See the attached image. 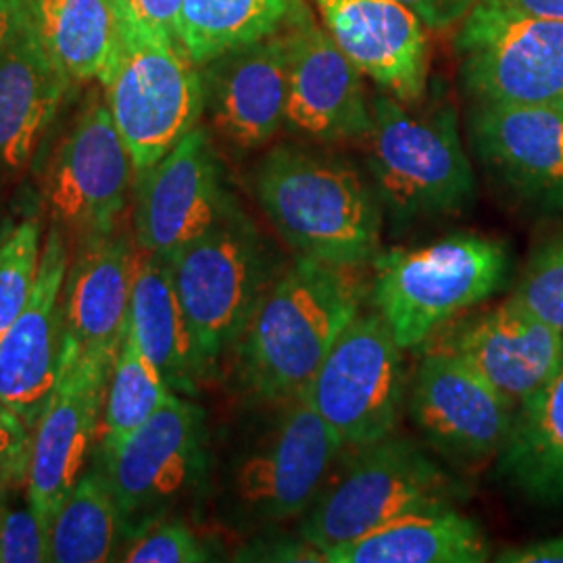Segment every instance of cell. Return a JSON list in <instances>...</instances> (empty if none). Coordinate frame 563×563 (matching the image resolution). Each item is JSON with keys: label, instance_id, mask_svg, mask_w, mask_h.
I'll list each match as a JSON object with an SVG mask.
<instances>
[{"label": "cell", "instance_id": "obj_40", "mask_svg": "<svg viewBox=\"0 0 563 563\" xmlns=\"http://www.w3.org/2000/svg\"><path fill=\"white\" fill-rule=\"evenodd\" d=\"M514 2L534 18L563 23V0H514Z\"/></svg>", "mask_w": 563, "mask_h": 563}, {"label": "cell", "instance_id": "obj_28", "mask_svg": "<svg viewBox=\"0 0 563 563\" xmlns=\"http://www.w3.org/2000/svg\"><path fill=\"white\" fill-rule=\"evenodd\" d=\"M121 534L120 505L102 463H92L51 518V562H113Z\"/></svg>", "mask_w": 563, "mask_h": 563}, {"label": "cell", "instance_id": "obj_16", "mask_svg": "<svg viewBox=\"0 0 563 563\" xmlns=\"http://www.w3.org/2000/svg\"><path fill=\"white\" fill-rule=\"evenodd\" d=\"M109 363L99 362L65 336L53 393L32 430L27 504L46 522L78 483L101 434Z\"/></svg>", "mask_w": 563, "mask_h": 563}, {"label": "cell", "instance_id": "obj_38", "mask_svg": "<svg viewBox=\"0 0 563 563\" xmlns=\"http://www.w3.org/2000/svg\"><path fill=\"white\" fill-rule=\"evenodd\" d=\"M495 562L563 563V537L522 544V547H507L504 551H499Z\"/></svg>", "mask_w": 563, "mask_h": 563}, {"label": "cell", "instance_id": "obj_14", "mask_svg": "<svg viewBox=\"0 0 563 563\" xmlns=\"http://www.w3.org/2000/svg\"><path fill=\"white\" fill-rule=\"evenodd\" d=\"M282 27L290 55L284 130L297 141L322 146L363 141L372 101L360 67L342 53L305 0H292Z\"/></svg>", "mask_w": 563, "mask_h": 563}, {"label": "cell", "instance_id": "obj_8", "mask_svg": "<svg viewBox=\"0 0 563 563\" xmlns=\"http://www.w3.org/2000/svg\"><path fill=\"white\" fill-rule=\"evenodd\" d=\"M136 176L163 159L202 120V78L180 41L121 9L118 57L101 84Z\"/></svg>", "mask_w": 563, "mask_h": 563}, {"label": "cell", "instance_id": "obj_6", "mask_svg": "<svg viewBox=\"0 0 563 563\" xmlns=\"http://www.w3.org/2000/svg\"><path fill=\"white\" fill-rule=\"evenodd\" d=\"M284 265L274 242L249 218L241 202L172 260L176 290L205 380L220 372Z\"/></svg>", "mask_w": 563, "mask_h": 563}, {"label": "cell", "instance_id": "obj_30", "mask_svg": "<svg viewBox=\"0 0 563 563\" xmlns=\"http://www.w3.org/2000/svg\"><path fill=\"white\" fill-rule=\"evenodd\" d=\"M174 395L155 363L142 353L141 344L125 322L104 395L99 434L101 451H111L123 443Z\"/></svg>", "mask_w": 563, "mask_h": 563}, {"label": "cell", "instance_id": "obj_33", "mask_svg": "<svg viewBox=\"0 0 563 563\" xmlns=\"http://www.w3.org/2000/svg\"><path fill=\"white\" fill-rule=\"evenodd\" d=\"M118 560L128 563H201L211 558L199 534L188 523L162 518L128 534V547Z\"/></svg>", "mask_w": 563, "mask_h": 563}, {"label": "cell", "instance_id": "obj_5", "mask_svg": "<svg viewBox=\"0 0 563 563\" xmlns=\"http://www.w3.org/2000/svg\"><path fill=\"white\" fill-rule=\"evenodd\" d=\"M372 269L374 309L402 349H416L504 290L511 257L504 242L463 232L413 249L380 251Z\"/></svg>", "mask_w": 563, "mask_h": 563}, {"label": "cell", "instance_id": "obj_29", "mask_svg": "<svg viewBox=\"0 0 563 563\" xmlns=\"http://www.w3.org/2000/svg\"><path fill=\"white\" fill-rule=\"evenodd\" d=\"M292 0H184L180 42L195 65L274 34Z\"/></svg>", "mask_w": 563, "mask_h": 563}, {"label": "cell", "instance_id": "obj_11", "mask_svg": "<svg viewBox=\"0 0 563 563\" xmlns=\"http://www.w3.org/2000/svg\"><path fill=\"white\" fill-rule=\"evenodd\" d=\"M136 167L99 90L55 144L42 178L51 223L74 239L120 228Z\"/></svg>", "mask_w": 563, "mask_h": 563}, {"label": "cell", "instance_id": "obj_32", "mask_svg": "<svg viewBox=\"0 0 563 563\" xmlns=\"http://www.w3.org/2000/svg\"><path fill=\"white\" fill-rule=\"evenodd\" d=\"M509 299L563 332V232L539 244Z\"/></svg>", "mask_w": 563, "mask_h": 563}, {"label": "cell", "instance_id": "obj_17", "mask_svg": "<svg viewBox=\"0 0 563 563\" xmlns=\"http://www.w3.org/2000/svg\"><path fill=\"white\" fill-rule=\"evenodd\" d=\"M202 118L230 148L249 153L274 141L284 128L290 55L284 27L246 42L199 67Z\"/></svg>", "mask_w": 563, "mask_h": 563}, {"label": "cell", "instance_id": "obj_13", "mask_svg": "<svg viewBox=\"0 0 563 563\" xmlns=\"http://www.w3.org/2000/svg\"><path fill=\"white\" fill-rule=\"evenodd\" d=\"M239 205L211 132L199 123L163 159L139 174L136 249L174 260Z\"/></svg>", "mask_w": 563, "mask_h": 563}, {"label": "cell", "instance_id": "obj_18", "mask_svg": "<svg viewBox=\"0 0 563 563\" xmlns=\"http://www.w3.org/2000/svg\"><path fill=\"white\" fill-rule=\"evenodd\" d=\"M69 257L67 234L51 223L32 297L0 339V399L30 430L41 420L59 374L65 344L63 290Z\"/></svg>", "mask_w": 563, "mask_h": 563}, {"label": "cell", "instance_id": "obj_3", "mask_svg": "<svg viewBox=\"0 0 563 563\" xmlns=\"http://www.w3.org/2000/svg\"><path fill=\"white\" fill-rule=\"evenodd\" d=\"M426 99V97H423ZM372 99L363 136L367 176L395 223L460 216L476 199V176L451 102Z\"/></svg>", "mask_w": 563, "mask_h": 563}, {"label": "cell", "instance_id": "obj_22", "mask_svg": "<svg viewBox=\"0 0 563 563\" xmlns=\"http://www.w3.org/2000/svg\"><path fill=\"white\" fill-rule=\"evenodd\" d=\"M136 242L123 230L74 241L69 257L63 318L65 336L81 353L113 365L128 322Z\"/></svg>", "mask_w": 563, "mask_h": 563}, {"label": "cell", "instance_id": "obj_9", "mask_svg": "<svg viewBox=\"0 0 563 563\" xmlns=\"http://www.w3.org/2000/svg\"><path fill=\"white\" fill-rule=\"evenodd\" d=\"M460 78L474 104L563 111V23L514 0H478L455 34Z\"/></svg>", "mask_w": 563, "mask_h": 563}, {"label": "cell", "instance_id": "obj_24", "mask_svg": "<svg viewBox=\"0 0 563 563\" xmlns=\"http://www.w3.org/2000/svg\"><path fill=\"white\" fill-rule=\"evenodd\" d=\"M128 325L174 393L181 397L199 393L205 378L169 260L136 249Z\"/></svg>", "mask_w": 563, "mask_h": 563}, {"label": "cell", "instance_id": "obj_21", "mask_svg": "<svg viewBox=\"0 0 563 563\" xmlns=\"http://www.w3.org/2000/svg\"><path fill=\"white\" fill-rule=\"evenodd\" d=\"M323 27L365 78L402 102L428 92L426 25L399 0H311Z\"/></svg>", "mask_w": 563, "mask_h": 563}, {"label": "cell", "instance_id": "obj_26", "mask_svg": "<svg viewBox=\"0 0 563 563\" xmlns=\"http://www.w3.org/2000/svg\"><path fill=\"white\" fill-rule=\"evenodd\" d=\"M328 563H483L490 543L455 507L416 514L323 551Z\"/></svg>", "mask_w": 563, "mask_h": 563}, {"label": "cell", "instance_id": "obj_31", "mask_svg": "<svg viewBox=\"0 0 563 563\" xmlns=\"http://www.w3.org/2000/svg\"><path fill=\"white\" fill-rule=\"evenodd\" d=\"M41 216L4 223L0 232V339L32 297L42 260Z\"/></svg>", "mask_w": 563, "mask_h": 563}, {"label": "cell", "instance_id": "obj_27", "mask_svg": "<svg viewBox=\"0 0 563 563\" xmlns=\"http://www.w3.org/2000/svg\"><path fill=\"white\" fill-rule=\"evenodd\" d=\"M46 51L71 81L107 80L118 57V0H25Z\"/></svg>", "mask_w": 563, "mask_h": 563}, {"label": "cell", "instance_id": "obj_7", "mask_svg": "<svg viewBox=\"0 0 563 563\" xmlns=\"http://www.w3.org/2000/svg\"><path fill=\"white\" fill-rule=\"evenodd\" d=\"M263 407L265 416L223 478V505L244 528L301 520L344 453L341 439L305 397Z\"/></svg>", "mask_w": 563, "mask_h": 563}, {"label": "cell", "instance_id": "obj_25", "mask_svg": "<svg viewBox=\"0 0 563 563\" xmlns=\"http://www.w3.org/2000/svg\"><path fill=\"white\" fill-rule=\"evenodd\" d=\"M497 472L523 499L563 504V357L547 383L516 409Z\"/></svg>", "mask_w": 563, "mask_h": 563}, {"label": "cell", "instance_id": "obj_15", "mask_svg": "<svg viewBox=\"0 0 563 563\" xmlns=\"http://www.w3.org/2000/svg\"><path fill=\"white\" fill-rule=\"evenodd\" d=\"M407 411L423 443L444 462L465 470L499 457L516 420V407L497 388L441 349L420 363Z\"/></svg>", "mask_w": 563, "mask_h": 563}, {"label": "cell", "instance_id": "obj_19", "mask_svg": "<svg viewBox=\"0 0 563 563\" xmlns=\"http://www.w3.org/2000/svg\"><path fill=\"white\" fill-rule=\"evenodd\" d=\"M467 130L493 180L537 211L563 213V111L474 104Z\"/></svg>", "mask_w": 563, "mask_h": 563}, {"label": "cell", "instance_id": "obj_35", "mask_svg": "<svg viewBox=\"0 0 563 563\" xmlns=\"http://www.w3.org/2000/svg\"><path fill=\"white\" fill-rule=\"evenodd\" d=\"M32 430L0 399V493L27 481Z\"/></svg>", "mask_w": 563, "mask_h": 563}, {"label": "cell", "instance_id": "obj_39", "mask_svg": "<svg viewBox=\"0 0 563 563\" xmlns=\"http://www.w3.org/2000/svg\"><path fill=\"white\" fill-rule=\"evenodd\" d=\"M25 11H27L25 0H0V53L15 34Z\"/></svg>", "mask_w": 563, "mask_h": 563}, {"label": "cell", "instance_id": "obj_41", "mask_svg": "<svg viewBox=\"0 0 563 563\" xmlns=\"http://www.w3.org/2000/svg\"><path fill=\"white\" fill-rule=\"evenodd\" d=\"M4 495H7V493H0V528H2V518H4V511H7V505H4Z\"/></svg>", "mask_w": 563, "mask_h": 563}, {"label": "cell", "instance_id": "obj_1", "mask_svg": "<svg viewBox=\"0 0 563 563\" xmlns=\"http://www.w3.org/2000/svg\"><path fill=\"white\" fill-rule=\"evenodd\" d=\"M367 265L286 263L234 342L228 367L253 405L302 397L332 344L369 301Z\"/></svg>", "mask_w": 563, "mask_h": 563}, {"label": "cell", "instance_id": "obj_4", "mask_svg": "<svg viewBox=\"0 0 563 563\" xmlns=\"http://www.w3.org/2000/svg\"><path fill=\"white\" fill-rule=\"evenodd\" d=\"M344 451L353 457L339 474L332 470L299 523V537L322 551L402 518L453 507L465 490L426 449L395 432Z\"/></svg>", "mask_w": 563, "mask_h": 563}, {"label": "cell", "instance_id": "obj_42", "mask_svg": "<svg viewBox=\"0 0 563 563\" xmlns=\"http://www.w3.org/2000/svg\"><path fill=\"white\" fill-rule=\"evenodd\" d=\"M2 225H4V223H2ZM2 225H0V232H2Z\"/></svg>", "mask_w": 563, "mask_h": 563}, {"label": "cell", "instance_id": "obj_36", "mask_svg": "<svg viewBox=\"0 0 563 563\" xmlns=\"http://www.w3.org/2000/svg\"><path fill=\"white\" fill-rule=\"evenodd\" d=\"M121 9L144 25L180 41V13L184 0H118Z\"/></svg>", "mask_w": 563, "mask_h": 563}, {"label": "cell", "instance_id": "obj_10", "mask_svg": "<svg viewBox=\"0 0 563 563\" xmlns=\"http://www.w3.org/2000/svg\"><path fill=\"white\" fill-rule=\"evenodd\" d=\"M402 351L383 316L363 309L302 393L344 449L376 443L397 430L407 393Z\"/></svg>", "mask_w": 563, "mask_h": 563}, {"label": "cell", "instance_id": "obj_2", "mask_svg": "<svg viewBox=\"0 0 563 563\" xmlns=\"http://www.w3.org/2000/svg\"><path fill=\"white\" fill-rule=\"evenodd\" d=\"M263 216L295 255L372 265L383 251V202L367 174L322 144L280 142L253 172Z\"/></svg>", "mask_w": 563, "mask_h": 563}, {"label": "cell", "instance_id": "obj_12", "mask_svg": "<svg viewBox=\"0 0 563 563\" xmlns=\"http://www.w3.org/2000/svg\"><path fill=\"white\" fill-rule=\"evenodd\" d=\"M101 463L125 537L167 518L207 474L205 411L176 393L123 443L101 451Z\"/></svg>", "mask_w": 563, "mask_h": 563}, {"label": "cell", "instance_id": "obj_34", "mask_svg": "<svg viewBox=\"0 0 563 563\" xmlns=\"http://www.w3.org/2000/svg\"><path fill=\"white\" fill-rule=\"evenodd\" d=\"M51 562L48 522L27 504L7 509L0 528V563Z\"/></svg>", "mask_w": 563, "mask_h": 563}, {"label": "cell", "instance_id": "obj_37", "mask_svg": "<svg viewBox=\"0 0 563 563\" xmlns=\"http://www.w3.org/2000/svg\"><path fill=\"white\" fill-rule=\"evenodd\" d=\"M418 20L422 21L426 30L443 32L453 25H460L467 13L476 7L478 0H399Z\"/></svg>", "mask_w": 563, "mask_h": 563}, {"label": "cell", "instance_id": "obj_20", "mask_svg": "<svg viewBox=\"0 0 563 563\" xmlns=\"http://www.w3.org/2000/svg\"><path fill=\"white\" fill-rule=\"evenodd\" d=\"M441 351L476 369L516 409L532 397L563 357V332L543 322L520 302L463 318L441 330Z\"/></svg>", "mask_w": 563, "mask_h": 563}, {"label": "cell", "instance_id": "obj_23", "mask_svg": "<svg viewBox=\"0 0 563 563\" xmlns=\"http://www.w3.org/2000/svg\"><path fill=\"white\" fill-rule=\"evenodd\" d=\"M71 84L46 51L27 9L0 53V181L25 172Z\"/></svg>", "mask_w": 563, "mask_h": 563}]
</instances>
